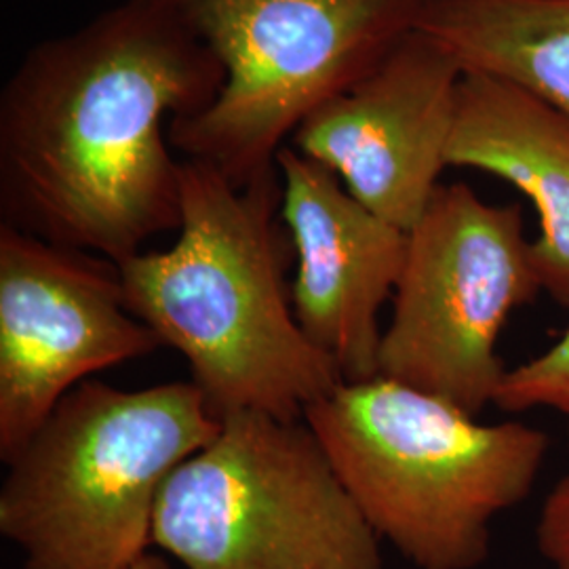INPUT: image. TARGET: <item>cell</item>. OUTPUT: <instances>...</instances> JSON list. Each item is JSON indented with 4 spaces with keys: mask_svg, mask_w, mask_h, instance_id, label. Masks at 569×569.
I'll list each match as a JSON object with an SVG mask.
<instances>
[{
    "mask_svg": "<svg viewBox=\"0 0 569 569\" xmlns=\"http://www.w3.org/2000/svg\"><path fill=\"white\" fill-rule=\"evenodd\" d=\"M281 222L293 244L300 329L345 382L378 378L380 310L406 262L407 232L359 203L340 178L291 143L277 154Z\"/></svg>",
    "mask_w": 569,
    "mask_h": 569,
    "instance_id": "30bf717a",
    "label": "cell"
},
{
    "mask_svg": "<svg viewBox=\"0 0 569 569\" xmlns=\"http://www.w3.org/2000/svg\"><path fill=\"white\" fill-rule=\"evenodd\" d=\"M129 569H171V566H169V561L164 557L146 552L142 559H138Z\"/></svg>",
    "mask_w": 569,
    "mask_h": 569,
    "instance_id": "9a60e30c",
    "label": "cell"
},
{
    "mask_svg": "<svg viewBox=\"0 0 569 569\" xmlns=\"http://www.w3.org/2000/svg\"><path fill=\"white\" fill-rule=\"evenodd\" d=\"M224 77L178 0H124L34 44L0 93L2 224L117 264L178 230L169 127Z\"/></svg>",
    "mask_w": 569,
    "mask_h": 569,
    "instance_id": "6da1fadb",
    "label": "cell"
},
{
    "mask_svg": "<svg viewBox=\"0 0 569 569\" xmlns=\"http://www.w3.org/2000/svg\"><path fill=\"white\" fill-rule=\"evenodd\" d=\"M367 523L418 569H477L491 523L528 498L549 437L486 425L422 390L342 382L305 411Z\"/></svg>",
    "mask_w": 569,
    "mask_h": 569,
    "instance_id": "3957f363",
    "label": "cell"
},
{
    "mask_svg": "<svg viewBox=\"0 0 569 569\" xmlns=\"http://www.w3.org/2000/svg\"><path fill=\"white\" fill-rule=\"evenodd\" d=\"M418 28L465 72L512 82L569 119V0H430Z\"/></svg>",
    "mask_w": 569,
    "mask_h": 569,
    "instance_id": "7c38bea8",
    "label": "cell"
},
{
    "mask_svg": "<svg viewBox=\"0 0 569 569\" xmlns=\"http://www.w3.org/2000/svg\"><path fill=\"white\" fill-rule=\"evenodd\" d=\"M462 77L453 53L416 28L363 81L308 117L291 146L407 232L448 167Z\"/></svg>",
    "mask_w": 569,
    "mask_h": 569,
    "instance_id": "9c48e42d",
    "label": "cell"
},
{
    "mask_svg": "<svg viewBox=\"0 0 569 569\" xmlns=\"http://www.w3.org/2000/svg\"><path fill=\"white\" fill-rule=\"evenodd\" d=\"M180 178L178 241L119 262L127 308L182 355L220 420L244 411L305 420L345 380L293 315L279 169L237 188L183 159Z\"/></svg>",
    "mask_w": 569,
    "mask_h": 569,
    "instance_id": "7a4b0ae2",
    "label": "cell"
},
{
    "mask_svg": "<svg viewBox=\"0 0 569 569\" xmlns=\"http://www.w3.org/2000/svg\"><path fill=\"white\" fill-rule=\"evenodd\" d=\"M220 428L190 380H87L7 462L0 533L23 569H129L152 545L164 483Z\"/></svg>",
    "mask_w": 569,
    "mask_h": 569,
    "instance_id": "277c9868",
    "label": "cell"
},
{
    "mask_svg": "<svg viewBox=\"0 0 569 569\" xmlns=\"http://www.w3.org/2000/svg\"><path fill=\"white\" fill-rule=\"evenodd\" d=\"M496 406L505 411L550 409L569 418V329L545 352L507 371Z\"/></svg>",
    "mask_w": 569,
    "mask_h": 569,
    "instance_id": "4fadbf2b",
    "label": "cell"
},
{
    "mask_svg": "<svg viewBox=\"0 0 569 569\" xmlns=\"http://www.w3.org/2000/svg\"><path fill=\"white\" fill-rule=\"evenodd\" d=\"M152 545L186 569H385L306 420L232 413L164 483Z\"/></svg>",
    "mask_w": 569,
    "mask_h": 569,
    "instance_id": "8992f818",
    "label": "cell"
},
{
    "mask_svg": "<svg viewBox=\"0 0 569 569\" xmlns=\"http://www.w3.org/2000/svg\"><path fill=\"white\" fill-rule=\"evenodd\" d=\"M536 545L550 569H569V467L542 502Z\"/></svg>",
    "mask_w": 569,
    "mask_h": 569,
    "instance_id": "5bb4252c",
    "label": "cell"
},
{
    "mask_svg": "<svg viewBox=\"0 0 569 569\" xmlns=\"http://www.w3.org/2000/svg\"><path fill=\"white\" fill-rule=\"evenodd\" d=\"M161 345L127 308L119 264L0 222V460L93 373Z\"/></svg>",
    "mask_w": 569,
    "mask_h": 569,
    "instance_id": "ba28073f",
    "label": "cell"
},
{
    "mask_svg": "<svg viewBox=\"0 0 569 569\" xmlns=\"http://www.w3.org/2000/svg\"><path fill=\"white\" fill-rule=\"evenodd\" d=\"M448 167L491 173L536 204L531 241L542 291L569 310V119L512 82L465 72Z\"/></svg>",
    "mask_w": 569,
    "mask_h": 569,
    "instance_id": "8fae6325",
    "label": "cell"
},
{
    "mask_svg": "<svg viewBox=\"0 0 569 569\" xmlns=\"http://www.w3.org/2000/svg\"><path fill=\"white\" fill-rule=\"evenodd\" d=\"M224 66L218 98L171 122L186 161L237 188L277 171L300 124L418 28L430 0H178Z\"/></svg>",
    "mask_w": 569,
    "mask_h": 569,
    "instance_id": "5b68a950",
    "label": "cell"
},
{
    "mask_svg": "<svg viewBox=\"0 0 569 569\" xmlns=\"http://www.w3.org/2000/svg\"><path fill=\"white\" fill-rule=\"evenodd\" d=\"M540 291L521 207L486 203L467 183H439L407 230L378 376L479 418L509 371L498 357L500 333Z\"/></svg>",
    "mask_w": 569,
    "mask_h": 569,
    "instance_id": "52a82bcc",
    "label": "cell"
}]
</instances>
